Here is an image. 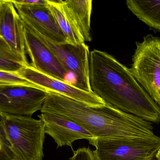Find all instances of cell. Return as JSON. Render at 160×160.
<instances>
[{
  "label": "cell",
  "instance_id": "15",
  "mask_svg": "<svg viewBox=\"0 0 160 160\" xmlns=\"http://www.w3.org/2000/svg\"><path fill=\"white\" fill-rule=\"evenodd\" d=\"M48 6L61 30L66 37L68 44L78 45L85 43L78 30L66 16L61 0H48Z\"/></svg>",
  "mask_w": 160,
  "mask_h": 160
},
{
  "label": "cell",
  "instance_id": "20",
  "mask_svg": "<svg viewBox=\"0 0 160 160\" xmlns=\"http://www.w3.org/2000/svg\"><path fill=\"white\" fill-rule=\"evenodd\" d=\"M14 5L24 6H35L47 5H48V0H19L11 1Z\"/></svg>",
  "mask_w": 160,
  "mask_h": 160
},
{
  "label": "cell",
  "instance_id": "8",
  "mask_svg": "<svg viewBox=\"0 0 160 160\" xmlns=\"http://www.w3.org/2000/svg\"><path fill=\"white\" fill-rule=\"evenodd\" d=\"M18 74L22 78L42 90L65 96L88 106L99 107L105 102L94 92L83 91L67 81L60 80L38 71L29 65L21 69Z\"/></svg>",
  "mask_w": 160,
  "mask_h": 160
},
{
  "label": "cell",
  "instance_id": "2",
  "mask_svg": "<svg viewBox=\"0 0 160 160\" xmlns=\"http://www.w3.org/2000/svg\"><path fill=\"white\" fill-rule=\"evenodd\" d=\"M40 111L66 116L85 129L94 138L158 140L160 138L155 134L152 123L106 103L93 107L48 92Z\"/></svg>",
  "mask_w": 160,
  "mask_h": 160
},
{
  "label": "cell",
  "instance_id": "7",
  "mask_svg": "<svg viewBox=\"0 0 160 160\" xmlns=\"http://www.w3.org/2000/svg\"><path fill=\"white\" fill-rule=\"evenodd\" d=\"M48 92L24 85L0 86V112L5 114L32 116L41 111Z\"/></svg>",
  "mask_w": 160,
  "mask_h": 160
},
{
  "label": "cell",
  "instance_id": "10",
  "mask_svg": "<svg viewBox=\"0 0 160 160\" xmlns=\"http://www.w3.org/2000/svg\"><path fill=\"white\" fill-rule=\"evenodd\" d=\"M38 117L45 125V133L53 139L57 148L69 146L73 151L75 141L85 139L89 142L94 138L85 129L63 116L41 113Z\"/></svg>",
  "mask_w": 160,
  "mask_h": 160
},
{
  "label": "cell",
  "instance_id": "21",
  "mask_svg": "<svg viewBox=\"0 0 160 160\" xmlns=\"http://www.w3.org/2000/svg\"><path fill=\"white\" fill-rule=\"evenodd\" d=\"M155 157L157 160H160V148L157 151V153L155 155Z\"/></svg>",
  "mask_w": 160,
  "mask_h": 160
},
{
  "label": "cell",
  "instance_id": "18",
  "mask_svg": "<svg viewBox=\"0 0 160 160\" xmlns=\"http://www.w3.org/2000/svg\"><path fill=\"white\" fill-rule=\"evenodd\" d=\"M8 85H29L39 88L22 78L18 73L0 70V86Z\"/></svg>",
  "mask_w": 160,
  "mask_h": 160
},
{
  "label": "cell",
  "instance_id": "1",
  "mask_svg": "<svg viewBox=\"0 0 160 160\" xmlns=\"http://www.w3.org/2000/svg\"><path fill=\"white\" fill-rule=\"evenodd\" d=\"M89 82L92 92L106 104L151 123H160V109L130 69L105 52H90Z\"/></svg>",
  "mask_w": 160,
  "mask_h": 160
},
{
  "label": "cell",
  "instance_id": "19",
  "mask_svg": "<svg viewBox=\"0 0 160 160\" xmlns=\"http://www.w3.org/2000/svg\"><path fill=\"white\" fill-rule=\"evenodd\" d=\"M69 160H96L94 152L89 147L79 148L73 151V155Z\"/></svg>",
  "mask_w": 160,
  "mask_h": 160
},
{
  "label": "cell",
  "instance_id": "11",
  "mask_svg": "<svg viewBox=\"0 0 160 160\" xmlns=\"http://www.w3.org/2000/svg\"><path fill=\"white\" fill-rule=\"evenodd\" d=\"M22 19L36 31L56 44H68L48 5L24 6L14 5Z\"/></svg>",
  "mask_w": 160,
  "mask_h": 160
},
{
  "label": "cell",
  "instance_id": "22",
  "mask_svg": "<svg viewBox=\"0 0 160 160\" xmlns=\"http://www.w3.org/2000/svg\"><path fill=\"white\" fill-rule=\"evenodd\" d=\"M149 160H157V159L156 158V157H155H155H154L152 158H151V159Z\"/></svg>",
  "mask_w": 160,
  "mask_h": 160
},
{
  "label": "cell",
  "instance_id": "17",
  "mask_svg": "<svg viewBox=\"0 0 160 160\" xmlns=\"http://www.w3.org/2000/svg\"><path fill=\"white\" fill-rule=\"evenodd\" d=\"M11 145L5 128L3 116L0 112V160H13Z\"/></svg>",
  "mask_w": 160,
  "mask_h": 160
},
{
  "label": "cell",
  "instance_id": "13",
  "mask_svg": "<svg viewBox=\"0 0 160 160\" xmlns=\"http://www.w3.org/2000/svg\"><path fill=\"white\" fill-rule=\"evenodd\" d=\"M66 16L82 38L84 42H90L92 0L61 1Z\"/></svg>",
  "mask_w": 160,
  "mask_h": 160
},
{
  "label": "cell",
  "instance_id": "16",
  "mask_svg": "<svg viewBox=\"0 0 160 160\" xmlns=\"http://www.w3.org/2000/svg\"><path fill=\"white\" fill-rule=\"evenodd\" d=\"M29 65L28 61L15 53L0 36V70L18 73Z\"/></svg>",
  "mask_w": 160,
  "mask_h": 160
},
{
  "label": "cell",
  "instance_id": "6",
  "mask_svg": "<svg viewBox=\"0 0 160 160\" xmlns=\"http://www.w3.org/2000/svg\"><path fill=\"white\" fill-rule=\"evenodd\" d=\"M28 25L57 57L68 73L74 75V85L86 92H93L89 82L90 52L88 46L85 43L78 45L56 44Z\"/></svg>",
  "mask_w": 160,
  "mask_h": 160
},
{
  "label": "cell",
  "instance_id": "5",
  "mask_svg": "<svg viewBox=\"0 0 160 160\" xmlns=\"http://www.w3.org/2000/svg\"><path fill=\"white\" fill-rule=\"evenodd\" d=\"M95 147L96 160H149L160 148L158 140L121 137L93 138L89 142Z\"/></svg>",
  "mask_w": 160,
  "mask_h": 160
},
{
  "label": "cell",
  "instance_id": "23",
  "mask_svg": "<svg viewBox=\"0 0 160 160\" xmlns=\"http://www.w3.org/2000/svg\"><path fill=\"white\" fill-rule=\"evenodd\" d=\"M0 7H1V1H0Z\"/></svg>",
  "mask_w": 160,
  "mask_h": 160
},
{
  "label": "cell",
  "instance_id": "14",
  "mask_svg": "<svg viewBox=\"0 0 160 160\" xmlns=\"http://www.w3.org/2000/svg\"><path fill=\"white\" fill-rule=\"evenodd\" d=\"M128 9L150 29L160 33V0H128Z\"/></svg>",
  "mask_w": 160,
  "mask_h": 160
},
{
  "label": "cell",
  "instance_id": "12",
  "mask_svg": "<svg viewBox=\"0 0 160 160\" xmlns=\"http://www.w3.org/2000/svg\"><path fill=\"white\" fill-rule=\"evenodd\" d=\"M0 1V36L15 53L28 61L22 19L11 0Z\"/></svg>",
  "mask_w": 160,
  "mask_h": 160
},
{
  "label": "cell",
  "instance_id": "4",
  "mask_svg": "<svg viewBox=\"0 0 160 160\" xmlns=\"http://www.w3.org/2000/svg\"><path fill=\"white\" fill-rule=\"evenodd\" d=\"M136 46L130 70L160 109V37L147 35Z\"/></svg>",
  "mask_w": 160,
  "mask_h": 160
},
{
  "label": "cell",
  "instance_id": "9",
  "mask_svg": "<svg viewBox=\"0 0 160 160\" xmlns=\"http://www.w3.org/2000/svg\"><path fill=\"white\" fill-rule=\"evenodd\" d=\"M26 53L31 60V66L50 77L66 81L68 72L57 57L37 36L31 27L22 21Z\"/></svg>",
  "mask_w": 160,
  "mask_h": 160
},
{
  "label": "cell",
  "instance_id": "3",
  "mask_svg": "<svg viewBox=\"0 0 160 160\" xmlns=\"http://www.w3.org/2000/svg\"><path fill=\"white\" fill-rule=\"evenodd\" d=\"M13 160H43L45 125L32 116L2 114Z\"/></svg>",
  "mask_w": 160,
  "mask_h": 160
}]
</instances>
